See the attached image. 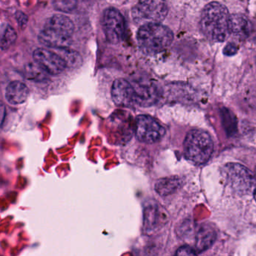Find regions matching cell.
<instances>
[{
  "label": "cell",
  "mask_w": 256,
  "mask_h": 256,
  "mask_svg": "<svg viewBox=\"0 0 256 256\" xmlns=\"http://www.w3.org/2000/svg\"><path fill=\"white\" fill-rule=\"evenodd\" d=\"M227 8L216 2H210L202 11L200 30L204 35L214 42H224L230 35Z\"/></svg>",
  "instance_id": "obj_1"
},
{
  "label": "cell",
  "mask_w": 256,
  "mask_h": 256,
  "mask_svg": "<svg viewBox=\"0 0 256 256\" xmlns=\"http://www.w3.org/2000/svg\"><path fill=\"white\" fill-rule=\"evenodd\" d=\"M173 40L172 31L160 24L142 25L137 32L139 48L144 53L148 54L162 52L172 44Z\"/></svg>",
  "instance_id": "obj_2"
},
{
  "label": "cell",
  "mask_w": 256,
  "mask_h": 256,
  "mask_svg": "<svg viewBox=\"0 0 256 256\" xmlns=\"http://www.w3.org/2000/svg\"><path fill=\"white\" fill-rule=\"evenodd\" d=\"M184 156L196 164L208 162L214 152V142L206 132L193 130L188 132L184 142Z\"/></svg>",
  "instance_id": "obj_3"
},
{
  "label": "cell",
  "mask_w": 256,
  "mask_h": 256,
  "mask_svg": "<svg viewBox=\"0 0 256 256\" xmlns=\"http://www.w3.org/2000/svg\"><path fill=\"white\" fill-rule=\"evenodd\" d=\"M226 184L240 194H254L256 179L245 166L238 163H228L222 170Z\"/></svg>",
  "instance_id": "obj_4"
},
{
  "label": "cell",
  "mask_w": 256,
  "mask_h": 256,
  "mask_svg": "<svg viewBox=\"0 0 256 256\" xmlns=\"http://www.w3.org/2000/svg\"><path fill=\"white\" fill-rule=\"evenodd\" d=\"M168 7L164 0H140L132 10L136 24H160L167 17Z\"/></svg>",
  "instance_id": "obj_5"
},
{
  "label": "cell",
  "mask_w": 256,
  "mask_h": 256,
  "mask_svg": "<svg viewBox=\"0 0 256 256\" xmlns=\"http://www.w3.org/2000/svg\"><path fill=\"white\" fill-rule=\"evenodd\" d=\"M134 133L139 142L152 144L162 138L166 134V130L152 116L142 114L136 118Z\"/></svg>",
  "instance_id": "obj_6"
},
{
  "label": "cell",
  "mask_w": 256,
  "mask_h": 256,
  "mask_svg": "<svg viewBox=\"0 0 256 256\" xmlns=\"http://www.w3.org/2000/svg\"><path fill=\"white\" fill-rule=\"evenodd\" d=\"M106 38L112 44H118L124 40L126 34V22L120 12L116 8H107L102 20Z\"/></svg>",
  "instance_id": "obj_7"
},
{
  "label": "cell",
  "mask_w": 256,
  "mask_h": 256,
  "mask_svg": "<svg viewBox=\"0 0 256 256\" xmlns=\"http://www.w3.org/2000/svg\"><path fill=\"white\" fill-rule=\"evenodd\" d=\"M34 59L44 72L52 76H58L67 68L65 61L54 50L36 49L34 52Z\"/></svg>",
  "instance_id": "obj_8"
},
{
  "label": "cell",
  "mask_w": 256,
  "mask_h": 256,
  "mask_svg": "<svg viewBox=\"0 0 256 256\" xmlns=\"http://www.w3.org/2000/svg\"><path fill=\"white\" fill-rule=\"evenodd\" d=\"M112 97L114 102L120 107L132 108L137 106L134 86L125 79L114 80L112 88Z\"/></svg>",
  "instance_id": "obj_9"
},
{
  "label": "cell",
  "mask_w": 256,
  "mask_h": 256,
  "mask_svg": "<svg viewBox=\"0 0 256 256\" xmlns=\"http://www.w3.org/2000/svg\"><path fill=\"white\" fill-rule=\"evenodd\" d=\"M136 92V103L140 107H150L160 100L162 92L157 85L152 83L133 85Z\"/></svg>",
  "instance_id": "obj_10"
},
{
  "label": "cell",
  "mask_w": 256,
  "mask_h": 256,
  "mask_svg": "<svg viewBox=\"0 0 256 256\" xmlns=\"http://www.w3.org/2000/svg\"><path fill=\"white\" fill-rule=\"evenodd\" d=\"M38 41L46 47L52 49L67 48L72 43V37L67 36L44 26L38 35Z\"/></svg>",
  "instance_id": "obj_11"
},
{
  "label": "cell",
  "mask_w": 256,
  "mask_h": 256,
  "mask_svg": "<svg viewBox=\"0 0 256 256\" xmlns=\"http://www.w3.org/2000/svg\"><path fill=\"white\" fill-rule=\"evenodd\" d=\"M230 34L240 40H245L251 34V24L246 17L240 14H234L229 19Z\"/></svg>",
  "instance_id": "obj_12"
},
{
  "label": "cell",
  "mask_w": 256,
  "mask_h": 256,
  "mask_svg": "<svg viewBox=\"0 0 256 256\" xmlns=\"http://www.w3.org/2000/svg\"><path fill=\"white\" fill-rule=\"evenodd\" d=\"M30 90L25 84L18 80L11 82L6 90V98L14 106L23 104L29 96Z\"/></svg>",
  "instance_id": "obj_13"
},
{
  "label": "cell",
  "mask_w": 256,
  "mask_h": 256,
  "mask_svg": "<svg viewBox=\"0 0 256 256\" xmlns=\"http://www.w3.org/2000/svg\"><path fill=\"white\" fill-rule=\"evenodd\" d=\"M44 28L70 37L72 36L74 31V25L71 19L60 14H54L48 18Z\"/></svg>",
  "instance_id": "obj_14"
},
{
  "label": "cell",
  "mask_w": 256,
  "mask_h": 256,
  "mask_svg": "<svg viewBox=\"0 0 256 256\" xmlns=\"http://www.w3.org/2000/svg\"><path fill=\"white\" fill-rule=\"evenodd\" d=\"M216 239V232L212 226L202 224L196 234V250L202 252L212 246Z\"/></svg>",
  "instance_id": "obj_15"
},
{
  "label": "cell",
  "mask_w": 256,
  "mask_h": 256,
  "mask_svg": "<svg viewBox=\"0 0 256 256\" xmlns=\"http://www.w3.org/2000/svg\"><path fill=\"white\" fill-rule=\"evenodd\" d=\"M182 184V180L178 176L162 178L156 182L155 190L160 196H168L179 190Z\"/></svg>",
  "instance_id": "obj_16"
},
{
  "label": "cell",
  "mask_w": 256,
  "mask_h": 256,
  "mask_svg": "<svg viewBox=\"0 0 256 256\" xmlns=\"http://www.w3.org/2000/svg\"><path fill=\"white\" fill-rule=\"evenodd\" d=\"M160 210L157 204L150 203L144 210V228L145 232H150L155 230L160 220Z\"/></svg>",
  "instance_id": "obj_17"
},
{
  "label": "cell",
  "mask_w": 256,
  "mask_h": 256,
  "mask_svg": "<svg viewBox=\"0 0 256 256\" xmlns=\"http://www.w3.org/2000/svg\"><path fill=\"white\" fill-rule=\"evenodd\" d=\"M53 50L60 55L61 58L65 61L67 67H68V68H76V67L80 66L83 62V60H82V56L79 54V53H78L76 50L70 49V48L62 49H53Z\"/></svg>",
  "instance_id": "obj_18"
},
{
  "label": "cell",
  "mask_w": 256,
  "mask_h": 256,
  "mask_svg": "<svg viewBox=\"0 0 256 256\" xmlns=\"http://www.w3.org/2000/svg\"><path fill=\"white\" fill-rule=\"evenodd\" d=\"M1 49L6 50L10 48L17 40L18 35L12 26L8 24H2L1 25Z\"/></svg>",
  "instance_id": "obj_19"
},
{
  "label": "cell",
  "mask_w": 256,
  "mask_h": 256,
  "mask_svg": "<svg viewBox=\"0 0 256 256\" xmlns=\"http://www.w3.org/2000/svg\"><path fill=\"white\" fill-rule=\"evenodd\" d=\"M77 0H54V6L56 10L62 12H71L76 8Z\"/></svg>",
  "instance_id": "obj_20"
},
{
  "label": "cell",
  "mask_w": 256,
  "mask_h": 256,
  "mask_svg": "<svg viewBox=\"0 0 256 256\" xmlns=\"http://www.w3.org/2000/svg\"><path fill=\"white\" fill-rule=\"evenodd\" d=\"M198 254L197 250L190 246H182L176 252V256H194Z\"/></svg>",
  "instance_id": "obj_21"
},
{
  "label": "cell",
  "mask_w": 256,
  "mask_h": 256,
  "mask_svg": "<svg viewBox=\"0 0 256 256\" xmlns=\"http://www.w3.org/2000/svg\"><path fill=\"white\" fill-rule=\"evenodd\" d=\"M16 20L18 23L19 26L22 28H24L28 22V18L24 13L22 12H18L16 13Z\"/></svg>",
  "instance_id": "obj_22"
},
{
  "label": "cell",
  "mask_w": 256,
  "mask_h": 256,
  "mask_svg": "<svg viewBox=\"0 0 256 256\" xmlns=\"http://www.w3.org/2000/svg\"><path fill=\"white\" fill-rule=\"evenodd\" d=\"M238 52V47L234 44H228L224 47V54L227 56L235 54Z\"/></svg>",
  "instance_id": "obj_23"
},
{
  "label": "cell",
  "mask_w": 256,
  "mask_h": 256,
  "mask_svg": "<svg viewBox=\"0 0 256 256\" xmlns=\"http://www.w3.org/2000/svg\"><path fill=\"white\" fill-rule=\"evenodd\" d=\"M254 200H256V190H254Z\"/></svg>",
  "instance_id": "obj_24"
},
{
  "label": "cell",
  "mask_w": 256,
  "mask_h": 256,
  "mask_svg": "<svg viewBox=\"0 0 256 256\" xmlns=\"http://www.w3.org/2000/svg\"></svg>",
  "instance_id": "obj_25"
}]
</instances>
